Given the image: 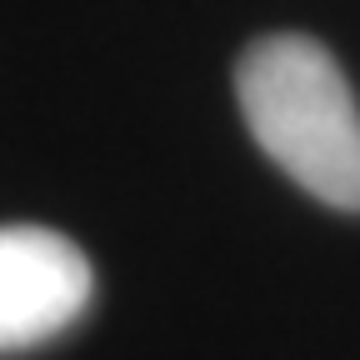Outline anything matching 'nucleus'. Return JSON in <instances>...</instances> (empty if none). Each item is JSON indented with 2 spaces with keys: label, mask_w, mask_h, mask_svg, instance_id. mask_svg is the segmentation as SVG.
<instances>
[{
  "label": "nucleus",
  "mask_w": 360,
  "mask_h": 360,
  "mask_svg": "<svg viewBox=\"0 0 360 360\" xmlns=\"http://www.w3.org/2000/svg\"><path fill=\"white\" fill-rule=\"evenodd\" d=\"M250 141L330 210H360V105L310 35H265L236 60Z\"/></svg>",
  "instance_id": "1"
},
{
  "label": "nucleus",
  "mask_w": 360,
  "mask_h": 360,
  "mask_svg": "<svg viewBox=\"0 0 360 360\" xmlns=\"http://www.w3.org/2000/svg\"><path fill=\"white\" fill-rule=\"evenodd\" d=\"M90 295L96 270L70 236L0 225V355L56 340L85 315Z\"/></svg>",
  "instance_id": "2"
}]
</instances>
